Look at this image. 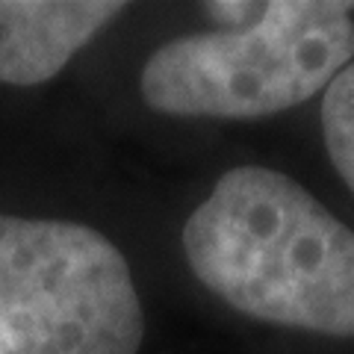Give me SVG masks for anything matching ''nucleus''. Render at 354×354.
Listing matches in <instances>:
<instances>
[{
	"mask_svg": "<svg viewBox=\"0 0 354 354\" xmlns=\"http://www.w3.org/2000/svg\"><path fill=\"white\" fill-rule=\"evenodd\" d=\"M189 269L257 322L354 337V230L295 177L239 165L183 225Z\"/></svg>",
	"mask_w": 354,
	"mask_h": 354,
	"instance_id": "f257e3e1",
	"label": "nucleus"
},
{
	"mask_svg": "<svg viewBox=\"0 0 354 354\" xmlns=\"http://www.w3.org/2000/svg\"><path fill=\"white\" fill-rule=\"evenodd\" d=\"M260 6H263V3H242V0H239V3H234V0H230V3H204L209 21H216L218 30L245 27L248 21L257 18Z\"/></svg>",
	"mask_w": 354,
	"mask_h": 354,
	"instance_id": "423d86ee",
	"label": "nucleus"
},
{
	"mask_svg": "<svg viewBox=\"0 0 354 354\" xmlns=\"http://www.w3.org/2000/svg\"><path fill=\"white\" fill-rule=\"evenodd\" d=\"M319 118L330 165L354 195V62H348L322 92Z\"/></svg>",
	"mask_w": 354,
	"mask_h": 354,
	"instance_id": "39448f33",
	"label": "nucleus"
},
{
	"mask_svg": "<svg viewBox=\"0 0 354 354\" xmlns=\"http://www.w3.org/2000/svg\"><path fill=\"white\" fill-rule=\"evenodd\" d=\"M124 9L115 0H0V83L53 80Z\"/></svg>",
	"mask_w": 354,
	"mask_h": 354,
	"instance_id": "20e7f679",
	"label": "nucleus"
},
{
	"mask_svg": "<svg viewBox=\"0 0 354 354\" xmlns=\"http://www.w3.org/2000/svg\"><path fill=\"white\" fill-rule=\"evenodd\" d=\"M133 272L80 221L0 216V342L6 354H139Z\"/></svg>",
	"mask_w": 354,
	"mask_h": 354,
	"instance_id": "7ed1b4c3",
	"label": "nucleus"
},
{
	"mask_svg": "<svg viewBox=\"0 0 354 354\" xmlns=\"http://www.w3.org/2000/svg\"><path fill=\"white\" fill-rule=\"evenodd\" d=\"M0 354H6V351H3V342H0Z\"/></svg>",
	"mask_w": 354,
	"mask_h": 354,
	"instance_id": "0eeeda50",
	"label": "nucleus"
},
{
	"mask_svg": "<svg viewBox=\"0 0 354 354\" xmlns=\"http://www.w3.org/2000/svg\"><path fill=\"white\" fill-rule=\"evenodd\" d=\"M354 62V3L269 0L245 27L177 36L151 53L139 92L153 113L248 121L325 92Z\"/></svg>",
	"mask_w": 354,
	"mask_h": 354,
	"instance_id": "f03ea898",
	"label": "nucleus"
}]
</instances>
